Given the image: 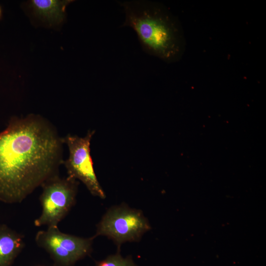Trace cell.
Masks as SVG:
<instances>
[{"label": "cell", "instance_id": "cell-10", "mask_svg": "<svg viewBox=\"0 0 266 266\" xmlns=\"http://www.w3.org/2000/svg\"><path fill=\"white\" fill-rule=\"evenodd\" d=\"M1 15H2V9H1V6H0V19L1 18Z\"/></svg>", "mask_w": 266, "mask_h": 266}, {"label": "cell", "instance_id": "cell-4", "mask_svg": "<svg viewBox=\"0 0 266 266\" xmlns=\"http://www.w3.org/2000/svg\"><path fill=\"white\" fill-rule=\"evenodd\" d=\"M150 228L148 220L141 210L121 204L106 211L98 224L94 237L107 236L119 248L124 242L139 241Z\"/></svg>", "mask_w": 266, "mask_h": 266}, {"label": "cell", "instance_id": "cell-8", "mask_svg": "<svg viewBox=\"0 0 266 266\" xmlns=\"http://www.w3.org/2000/svg\"><path fill=\"white\" fill-rule=\"evenodd\" d=\"M72 0H32L30 5L34 13L51 24H58L65 19L66 8Z\"/></svg>", "mask_w": 266, "mask_h": 266}, {"label": "cell", "instance_id": "cell-9", "mask_svg": "<svg viewBox=\"0 0 266 266\" xmlns=\"http://www.w3.org/2000/svg\"><path fill=\"white\" fill-rule=\"evenodd\" d=\"M95 266H137L130 256L124 257L119 252L98 261Z\"/></svg>", "mask_w": 266, "mask_h": 266}, {"label": "cell", "instance_id": "cell-3", "mask_svg": "<svg viewBox=\"0 0 266 266\" xmlns=\"http://www.w3.org/2000/svg\"><path fill=\"white\" fill-rule=\"evenodd\" d=\"M78 185L77 180L68 176L61 178L59 174L43 183L39 198L41 212L34 225L58 227L75 203Z\"/></svg>", "mask_w": 266, "mask_h": 266}, {"label": "cell", "instance_id": "cell-5", "mask_svg": "<svg viewBox=\"0 0 266 266\" xmlns=\"http://www.w3.org/2000/svg\"><path fill=\"white\" fill-rule=\"evenodd\" d=\"M95 237H81L61 232L58 227H47L38 231L36 245L50 255L54 266H73L90 254Z\"/></svg>", "mask_w": 266, "mask_h": 266}, {"label": "cell", "instance_id": "cell-7", "mask_svg": "<svg viewBox=\"0 0 266 266\" xmlns=\"http://www.w3.org/2000/svg\"><path fill=\"white\" fill-rule=\"evenodd\" d=\"M25 245L23 235L0 224V266H12Z\"/></svg>", "mask_w": 266, "mask_h": 266}, {"label": "cell", "instance_id": "cell-1", "mask_svg": "<svg viewBox=\"0 0 266 266\" xmlns=\"http://www.w3.org/2000/svg\"><path fill=\"white\" fill-rule=\"evenodd\" d=\"M63 137L36 114L12 117L0 133V201L20 203L63 164Z\"/></svg>", "mask_w": 266, "mask_h": 266}, {"label": "cell", "instance_id": "cell-6", "mask_svg": "<svg viewBox=\"0 0 266 266\" xmlns=\"http://www.w3.org/2000/svg\"><path fill=\"white\" fill-rule=\"evenodd\" d=\"M94 133L89 131L83 137L70 134L63 137L69 151L68 157L63 164L68 177L79 180L92 195L104 199L105 195L95 174L90 154V142Z\"/></svg>", "mask_w": 266, "mask_h": 266}, {"label": "cell", "instance_id": "cell-2", "mask_svg": "<svg viewBox=\"0 0 266 266\" xmlns=\"http://www.w3.org/2000/svg\"><path fill=\"white\" fill-rule=\"evenodd\" d=\"M125 14L122 25L136 33L142 49L167 63L178 61L185 49L178 22L160 3L144 0L120 2Z\"/></svg>", "mask_w": 266, "mask_h": 266}]
</instances>
